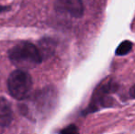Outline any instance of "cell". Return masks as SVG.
Listing matches in <instances>:
<instances>
[{
    "label": "cell",
    "mask_w": 135,
    "mask_h": 134,
    "mask_svg": "<svg viewBox=\"0 0 135 134\" xmlns=\"http://www.w3.org/2000/svg\"><path fill=\"white\" fill-rule=\"evenodd\" d=\"M10 62L18 69H32L42 62L37 46L30 41H21L8 51Z\"/></svg>",
    "instance_id": "6da1fadb"
},
{
    "label": "cell",
    "mask_w": 135,
    "mask_h": 134,
    "mask_svg": "<svg viewBox=\"0 0 135 134\" xmlns=\"http://www.w3.org/2000/svg\"><path fill=\"white\" fill-rule=\"evenodd\" d=\"M118 85L110 78H107L105 81L101 82L96 89L94 90L87 108L83 111L84 116L89 113L96 112L104 107H110L113 106L114 100L111 97V94L117 91Z\"/></svg>",
    "instance_id": "7a4b0ae2"
},
{
    "label": "cell",
    "mask_w": 135,
    "mask_h": 134,
    "mask_svg": "<svg viewBox=\"0 0 135 134\" xmlns=\"http://www.w3.org/2000/svg\"><path fill=\"white\" fill-rule=\"evenodd\" d=\"M33 81L28 72L23 69H17L9 75L7 79V90L13 98L24 100L28 98L32 90Z\"/></svg>",
    "instance_id": "3957f363"
},
{
    "label": "cell",
    "mask_w": 135,
    "mask_h": 134,
    "mask_svg": "<svg viewBox=\"0 0 135 134\" xmlns=\"http://www.w3.org/2000/svg\"><path fill=\"white\" fill-rule=\"evenodd\" d=\"M58 101L57 90L54 86H46L40 89L32 97V107L38 116H46L54 111Z\"/></svg>",
    "instance_id": "277c9868"
},
{
    "label": "cell",
    "mask_w": 135,
    "mask_h": 134,
    "mask_svg": "<svg viewBox=\"0 0 135 134\" xmlns=\"http://www.w3.org/2000/svg\"><path fill=\"white\" fill-rule=\"evenodd\" d=\"M54 7L58 12L68 14L76 18H82L85 11L82 0H56Z\"/></svg>",
    "instance_id": "5b68a950"
},
{
    "label": "cell",
    "mask_w": 135,
    "mask_h": 134,
    "mask_svg": "<svg viewBox=\"0 0 135 134\" xmlns=\"http://www.w3.org/2000/svg\"><path fill=\"white\" fill-rule=\"evenodd\" d=\"M13 120V110L10 103L0 97V127H7Z\"/></svg>",
    "instance_id": "8992f818"
},
{
    "label": "cell",
    "mask_w": 135,
    "mask_h": 134,
    "mask_svg": "<svg viewBox=\"0 0 135 134\" xmlns=\"http://www.w3.org/2000/svg\"><path fill=\"white\" fill-rule=\"evenodd\" d=\"M56 46L57 43L55 39L52 38H42L38 43V49L42 57V60L52 57L55 52Z\"/></svg>",
    "instance_id": "52a82bcc"
},
{
    "label": "cell",
    "mask_w": 135,
    "mask_h": 134,
    "mask_svg": "<svg viewBox=\"0 0 135 134\" xmlns=\"http://www.w3.org/2000/svg\"><path fill=\"white\" fill-rule=\"evenodd\" d=\"M132 46H133V44H132V41H124L121 43H119V45L118 46V48L116 49L115 53L119 56L126 55V54H128L129 52L132 51Z\"/></svg>",
    "instance_id": "ba28073f"
},
{
    "label": "cell",
    "mask_w": 135,
    "mask_h": 134,
    "mask_svg": "<svg viewBox=\"0 0 135 134\" xmlns=\"http://www.w3.org/2000/svg\"><path fill=\"white\" fill-rule=\"evenodd\" d=\"M78 131H78V129H77L76 126L72 124V125H69L68 127H66V128H64V130H62L60 132L62 134H75V133H78Z\"/></svg>",
    "instance_id": "9c48e42d"
},
{
    "label": "cell",
    "mask_w": 135,
    "mask_h": 134,
    "mask_svg": "<svg viewBox=\"0 0 135 134\" xmlns=\"http://www.w3.org/2000/svg\"><path fill=\"white\" fill-rule=\"evenodd\" d=\"M8 10H10V7H8V6H1L0 5V13L6 12V11H8Z\"/></svg>",
    "instance_id": "30bf717a"
},
{
    "label": "cell",
    "mask_w": 135,
    "mask_h": 134,
    "mask_svg": "<svg viewBox=\"0 0 135 134\" xmlns=\"http://www.w3.org/2000/svg\"><path fill=\"white\" fill-rule=\"evenodd\" d=\"M129 94H130L131 97H132V98H135V85L131 87L130 91H129Z\"/></svg>",
    "instance_id": "8fae6325"
}]
</instances>
